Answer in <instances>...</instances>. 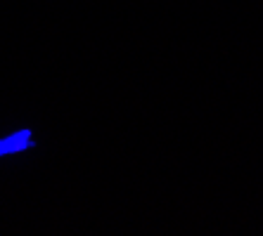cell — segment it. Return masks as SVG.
Instances as JSON below:
<instances>
[{
	"instance_id": "cell-1",
	"label": "cell",
	"mask_w": 263,
	"mask_h": 236,
	"mask_svg": "<svg viewBox=\"0 0 263 236\" xmlns=\"http://www.w3.org/2000/svg\"><path fill=\"white\" fill-rule=\"evenodd\" d=\"M31 144V133H17L12 137H7L0 142V156L3 154H10V152H19V149H24V146Z\"/></svg>"
}]
</instances>
